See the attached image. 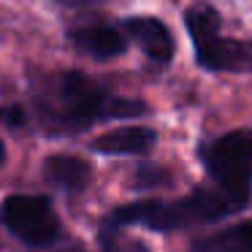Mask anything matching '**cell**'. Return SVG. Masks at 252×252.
I'll return each mask as SVG.
<instances>
[{"label": "cell", "mask_w": 252, "mask_h": 252, "mask_svg": "<svg viewBox=\"0 0 252 252\" xmlns=\"http://www.w3.org/2000/svg\"><path fill=\"white\" fill-rule=\"evenodd\" d=\"M241 206H247L244 198L228 192L225 187H220L217 182L206 187H195L187 198L174 203H163V201H136L127 206L117 209L111 214V222L120 228H149V230H185L201 222H212L220 220L225 214L239 212Z\"/></svg>", "instance_id": "cell-1"}, {"label": "cell", "mask_w": 252, "mask_h": 252, "mask_svg": "<svg viewBox=\"0 0 252 252\" xmlns=\"http://www.w3.org/2000/svg\"><path fill=\"white\" fill-rule=\"evenodd\" d=\"M185 25L195 46V60L203 68L252 73V41L220 35V17L212 6H190L185 14Z\"/></svg>", "instance_id": "cell-2"}, {"label": "cell", "mask_w": 252, "mask_h": 252, "mask_svg": "<svg viewBox=\"0 0 252 252\" xmlns=\"http://www.w3.org/2000/svg\"><path fill=\"white\" fill-rule=\"evenodd\" d=\"M60 100L63 117L73 127H84L98 120H111V117H138L147 111L141 100L109 95L82 73H65L60 79Z\"/></svg>", "instance_id": "cell-3"}, {"label": "cell", "mask_w": 252, "mask_h": 252, "mask_svg": "<svg viewBox=\"0 0 252 252\" xmlns=\"http://www.w3.org/2000/svg\"><path fill=\"white\" fill-rule=\"evenodd\" d=\"M201 160L212 182L228 192L250 201L252 190V130H233L222 138L203 144Z\"/></svg>", "instance_id": "cell-4"}, {"label": "cell", "mask_w": 252, "mask_h": 252, "mask_svg": "<svg viewBox=\"0 0 252 252\" xmlns=\"http://www.w3.org/2000/svg\"><path fill=\"white\" fill-rule=\"evenodd\" d=\"M3 222L28 244H52L60 233V220L44 195H8L3 201Z\"/></svg>", "instance_id": "cell-5"}, {"label": "cell", "mask_w": 252, "mask_h": 252, "mask_svg": "<svg viewBox=\"0 0 252 252\" xmlns=\"http://www.w3.org/2000/svg\"><path fill=\"white\" fill-rule=\"evenodd\" d=\"M125 30L138 41L147 57L155 63H168L174 57V38H171L168 28L155 17H130L125 19Z\"/></svg>", "instance_id": "cell-6"}, {"label": "cell", "mask_w": 252, "mask_h": 252, "mask_svg": "<svg viewBox=\"0 0 252 252\" xmlns=\"http://www.w3.org/2000/svg\"><path fill=\"white\" fill-rule=\"evenodd\" d=\"M71 41L84 52V55L95 57V60H111V57L125 52V35L111 25H93V28L73 30Z\"/></svg>", "instance_id": "cell-7"}, {"label": "cell", "mask_w": 252, "mask_h": 252, "mask_svg": "<svg viewBox=\"0 0 252 252\" xmlns=\"http://www.w3.org/2000/svg\"><path fill=\"white\" fill-rule=\"evenodd\" d=\"M155 130L149 127H117L93 141V149L100 155H144L155 144Z\"/></svg>", "instance_id": "cell-8"}, {"label": "cell", "mask_w": 252, "mask_h": 252, "mask_svg": "<svg viewBox=\"0 0 252 252\" xmlns=\"http://www.w3.org/2000/svg\"><path fill=\"white\" fill-rule=\"evenodd\" d=\"M44 174L49 182H55L63 190H82L90 179V165L82 158H71V155H55L46 160Z\"/></svg>", "instance_id": "cell-9"}, {"label": "cell", "mask_w": 252, "mask_h": 252, "mask_svg": "<svg viewBox=\"0 0 252 252\" xmlns=\"http://www.w3.org/2000/svg\"><path fill=\"white\" fill-rule=\"evenodd\" d=\"M198 252H252V220L209 236L195 247Z\"/></svg>", "instance_id": "cell-10"}, {"label": "cell", "mask_w": 252, "mask_h": 252, "mask_svg": "<svg viewBox=\"0 0 252 252\" xmlns=\"http://www.w3.org/2000/svg\"><path fill=\"white\" fill-rule=\"evenodd\" d=\"M168 179L165 176L163 168H141L136 176V187L138 190H144V187H155V185H163V182Z\"/></svg>", "instance_id": "cell-11"}, {"label": "cell", "mask_w": 252, "mask_h": 252, "mask_svg": "<svg viewBox=\"0 0 252 252\" xmlns=\"http://www.w3.org/2000/svg\"><path fill=\"white\" fill-rule=\"evenodd\" d=\"M3 120H6V122H11V125L22 122V111H19V106H8V111L3 114Z\"/></svg>", "instance_id": "cell-12"}, {"label": "cell", "mask_w": 252, "mask_h": 252, "mask_svg": "<svg viewBox=\"0 0 252 252\" xmlns=\"http://www.w3.org/2000/svg\"><path fill=\"white\" fill-rule=\"evenodd\" d=\"M3 160H6V147H3V141H0V165H3Z\"/></svg>", "instance_id": "cell-13"}]
</instances>
